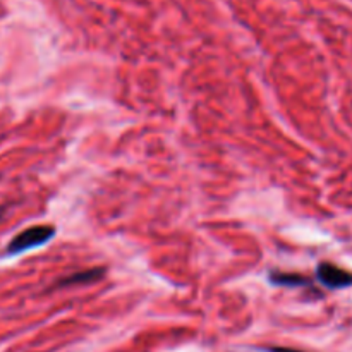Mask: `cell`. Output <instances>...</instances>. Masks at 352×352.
Here are the masks:
<instances>
[{
	"instance_id": "obj_1",
	"label": "cell",
	"mask_w": 352,
	"mask_h": 352,
	"mask_svg": "<svg viewBox=\"0 0 352 352\" xmlns=\"http://www.w3.org/2000/svg\"><path fill=\"white\" fill-rule=\"evenodd\" d=\"M55 236V227L52 226H34L28 227V229L21 230L17 236H14L10 239V243L7 244V254H21L24 251L34 250V248H40L43 244H47L48 241L54 239Z\"/></svg>"
},
{
	"instance_id": "obj_2",
	"label": "cell",
	"mask_w": 352,
	"mask_h": 352,
	"mask_svg": "<svg viewBox=\"0 0 352 352\" xmlns=\"http://www.w3.org/2000/svg\"><path fill=\"white\" fill-rule=\"evenodd\" d=\"M316 278L327 289H347L352 285V272L323 261L316 267Z\"/></svg>"
},
{
	"instance_id": "obj_3",
	"label": "cell",
	"mask_w": 352,
	"mask_h": 352,
	"mask_svg": "<svg viewBox=\"0 0 352 352\" xmlns=\"http://www.w3.org/2000/svg\"><path fill=\"white\" fill-rule=\"evenodd\" d=\"M270 282L282 287H311V280L299 274H285V272H270Z\"/></svg>"
},
{
	"instance_id": "obj_4",
	"label": "cell",
	"mask_w": 352,
	"mask_h": 352,
	"mask_svg": "<svg viewBox=\"0 0 352 352\" xmlns=\"http://www.w3.org/2000/svg\"><path fill=\"white\" fill-rule=\"evenodd\" d=\"M103 275H105V270H103V268H88V270L72 274L71 277L58 282V285H60V287H65V285H76V284H91V282H96L100 280V278H103Z\"/></svg>"
},
{
	"instance_id": "obj_5",
	"label": "cell",
	"mask_w": 352,
	"mask_h": 352,
	"mask_svg": "<svg viewBox=\"0 0 352 352\" xmlns=\"http://www.w3.org/2000/svg\"><path fill=\"white\" fill-rule=\"evenodd\" d=\"M265 351L267 352H305L299 349H292V347H268V349Z\"/></svg>"
},
{
	"instance_id": "obj_6",
	"label": "cell",
	"mask_w": 352,
	"mask_h": 352,
	"mask_svg": "<svg viewBox=\"0 0 352 352\" xmlns=\"http://www.w3.org/2000/svg\"><path fill=\"white\" fill-rule=\"evenodd\" d=\"M2 212H3V210H2V208H0V217H2Z\"/></svg>"
}]
</instances>
